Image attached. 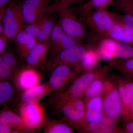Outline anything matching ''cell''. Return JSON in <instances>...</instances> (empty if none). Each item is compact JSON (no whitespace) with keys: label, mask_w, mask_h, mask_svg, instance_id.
<instances>
[{"label":"cell","mask_w":133,"mask_h":133,"mask_svg":"<svg viewBox=\"0 0 133 133\" xmlns=\"http://www.w3.org/2000/svg\"><path fill=\"white\" fill-rule=\"evenodd\" d=\"M17 54L22 59H26L29 51L37 42L36 38L27 34L22 29L14 39Z\"/></svg>","instance_id":"44dd1931"},{"label":"cell","mask_w":133,"mask_h":133,"mask_svg":"<svg viewBox=\"0 0 133 133\" xmlns=\"http://www.w3.org/2000/svg\"><path fill=\"white\" fill-rule=\"evenodd\" d=\"M85 1V0H59L49 6L47 11L49 13H53L57 9L63 8L70 7V5L77 3H81Z\"/></svg>","instance_id":"d6a6232c"},{"label":"cell","mask_w":133,"mask_h":133,"mask_svg":"<svg viewBox=\"0 0 133 133\" xmlns=\"http://www.w3.org/2000/svg\"><path fill=\"white\" fill-rule=\"evenodd\" d=\"M66 35L59 22L56 23L50 36V48L59 42Z\"/></svg>","instance_id":"4dcf8cb0"},{"label":"cell","mask_w":133,"mask_h":133,"mask_svg":"<svg viewBox=\"0 0 133 133\" xmlns=\"http://www.w3.org/2000/svg\"><path fill=\"white\" fill-rule=\"evenodd\" d=\"M5 6L0 7V23H1L3 20V16L5 11Z\"/></svg>","instance_id":"74e56055"},{"label":"cell","mask_w":133,"mask_h":133,"mask_svg":"<svg viewBox=\"0 0 133 133\" xmlns=\"http://www.w3.org/2000/svg\"><path fill=\"white\" fill-rule=\"evenodd\" d=\"M3 34V26L1 23H0V36Z\"/></svg>","instance_id":"60d3db41"},{"label":"cell","mask_w":133,"mask_h":133,"mask_svg":"<svg viewBox=\"0 0 133 133\" xmlns=\"http://www.w3.org/2000/svg\"><path fill=\"white\" fill-rule=\"evenodd\" d=\"M49 0H24L22 12L26 23L35 21L43 16L49 6Z\"/></svg>","instance_id":"7c38bea8"},{"label":"cell","mask_w":133,"mask_h":133,"mask_svg":"<svg viewBox=\"0 0 133 133\" xmlns=\"http://www.w3.org/2000/svg\"><path fill=\"white\" fill-rule=\"evenodd\" d=\"M44 16V15L43 16L31 23L24 24L22 29L30 35L36 38L42 22Z\"/></svg>","instance_id":"1f68e13d"},{"label":"cell","mask_w":133,"mask_h":133,"mask_svg":"<svg viewBox=\"0 0 133 133\" xmlns=\"http://www.w3.org/2000/svg\"><path fill=\"white\" fill-rule=\"evenodd\" d=\"M101 95L104 115L117 122L122 116V105L114 76L107 77Z\"/></svg>","instance_id":"3957f363"},{"label":"cell","mask_w":133,"mask_h":133,"mask_svg":"<svg viewBox=\"0 0 133 133\" xmlns=\"http://www.w3.org/2000/svg\"><path fill=\"white\" fill-rule=\"evenodd\" d=\"M104 116L101 94L91 98L86 101L84 126L97 120Z\"/></svg>","instance_id":"ffe728a7"},{"label":"cell","mask_w":133,"mask_h":133,"mask_svg":"<svg viewBox=\"0 0 133 133\" xmlns=\"http://www.w3.org/2000/svg\"><path fill=\"white\" fill-rule=\"evenodd\" d=\"M111 67L110 64L102 66L100 71L90 84L82 96L85 102L91 98L101 94L105 81L109 76V71Z\"/></svg>","instance_id":"ac0fdd59"},{"label":"cell","mask_w":133,"mask_h":133,"mask_svg":"<svg viewBox=\"0 0 133 133\" xmlns=\"http://www.w3.org/2000/svg\"><path fill=\"white\" fill-rule=\"evenodd\" d=\"M41 79V75L35 68L26 66L18 72L13 81L17 90L22 92L38 85Z\"/></svg>","instance_id":"9a60e30c"},{"label":"cell","mask_w":133,"mask_h":133,"mask_svg":"<svg viewBox=\"0 0 133 133\" xmlns=\"http://www.w3.org/2000/svg\"><path fill=\"white\" fill-rule=\"evenodd\" d=\"M0 125L8 126L23 133L33 130L20 115H17L8 107L0 110Z\"/></svg>","instance_id":"e0dca14e"},{"label":"cell","mask_w":133,"mask_h":133,"mask_svg":"<svg viewBox=\"0 0 133 133\" xmlns=\"http://www.w3.org/2000/svg\"><path fill=\"white\" fill-rule=\"evenodd\" d=\"M17 90L9 80L0 78V108L8 107L15 99Z\"/></svg>","instance_id":"603a6c76"},{"label":"cell","mask_w":133,"mask_h":133,"mask_svg":"<svg viewBox=\"0 0 133 133\" xmlns=\"http://www.w3.org/2000/svg\"><path fill=\"white\" fill-rule=\"evenodd\" d=\"M59 16V23L66 35L72 36L83 41L88 38L89 42L101 39L96 34L89 33L85 25L79 19L70 7L57 9L55 12Z\"/></svg>","instance_id":"6da1fadb"},{"label":"cell","mask_w":133,"mask_h":133,"mask_svg":"<svg viewBox=\"0 0 133 133\" xmlns=\"http://www.w3.org/2000/svg\"><path fill=\"white\" fill-rule=\"evenodd\" d=\"M22 69L14 52L5 50L0 55V78L13 81Z\"/></svg>","instance_id":"4fadbf2b"},{"label":"cell","mask_w":133,"mask_h":133,"mask_svg":"<svg viewBox=\"0 0 133 133\" xmlns=\"http://www.w3.org/2000/svg\"><path fill=\"white\" fill-rule=\"evenodd\" d=\"M55 2H57L58 1H59V0H55Z\"/></svg>","instance_id":"b9f144b4"},{"label":"cell","mask_w":133,"mask_h":133,"mask_svg":"<svg viewBox=\"0 0 133 133\" xmlns=\"http://www.w3.org/2000/svg\"><path fill=\"white\" fill-rule=\"evenodd\" d=\"M14 130L8 126L0 125V133H12Z\"/></svg>","instance_id":"8d00e7d4"},{"label":"cell","mask_w":133,"mask_h":133,"mask_svg":"<svg viewBox=\"0 0 133 133\" xmlns=\"http://www.w3.org/2000/svg\"><path fill=\"white\" fill-rule=\"evenodd\" d=\"M23 1L14 0L5 9L3 20V34L8 40H14L25 23L22 6Z\"/></svg>","instance_id":"8992f818"},{"label":"cell","mask_w":133,"mask_h":133,"mask_svg":"<svg viewBox=\"0 0 133 133\" xmlns=\"http://www.w3.org/2000/svg\"><path fill=\"white\" fill-rule=\"evenodd\" d=\"M82 42L83 41L76 37L66 35L59 42L50 48V58L54 57L63 51Z\"/></svg>","instance_id":"4316f807"},{"label":"cell","mask_w":133,"mask_h":133,"mask_svg":"<svg viewBox=\"0 0 133 133\" xmlns=\"http://www.w3.org/2000/svg\"><path fill=\"white\" fill-rule=\"evenodd\" d=\"M115 22L133 28V17L126 14H120L110 11Z\"/></svg>","instance_id":"836d02e7"},{"label":"cell","mask_w":133,"mask_h":133,"mask_svg":"<svg viewBox=\"0 0 133 133\" xmlns=\"http://www.w3.org/2000/svg\"><path fill=\"white\" fill-rule=\"evenodd\" d=\"M111 6L117 11L133 17V0H114Z\"/></svg>","instance_id":"f546056e"},{"label":"cell","mask_w":133,"mask_h":133,"mask_svg":"<svg viewBox=\"0 0 133 133\" xmlns=\"http://www.w3.org/2000/svg\"><path fill=\"white\" fill-rule=\"evenodd\" d=\"M50 50V41H37L26 59V66L36 68L45 62Z\"/></svg>","instance_id":"2e32d148"},{"label":"cell","mask_w":133,"mask_h":133,"mask_svg":"<svg viewBox=\"0 0 133 133\" xmlns=\"http://www.w3.org/2000/svg\"><path fill=\"white\" fill-rule=\"evenodd\" d=\"M10 0H0V7L5 6V5Z\"/></svg>","instance_id":"ab89813d"},{"label":"cell","mask_w":133,"mask_h":133,"mask_svg":"<svg viewBox=\"0 0 133 133\" xmlns=\"http://www.w3.org/2000/svg\"><path fill=\"white\" fill-rule=\"evenodd\" d=\"M109 64L119 71L124 77L133 79V57L110 60Z\"/></svg>","instance_id":"d4e9b609"},{"label":"cell","mask_w":133,"mask_h":133,"mask_svg":"<svg viewBox=\"0 0 133 133\" xmlns=\"http://www.w3.org/2000/svg\"><path fill=\"white\" fill-rule=\"evenodd\" d=\"M122 105L123 122L130 118L129 109L133 101V79L125 77L114 76Z\"/></svg>","instance_id":"8fae6325"},{"label":"cell","mask_w":133,"mask_h":133,"mask_svg":"<svg viewBox=\"0 0 133 133\" xmlns=\"http://www.w3.org/2000/svg\"><path fill=\"white\" fill-rule=\"evenodd\" d=\"M114 119L103 116L93 122L87 124L78 131L83 133H123L122 127L116 125Z\"/></svg>","instance_id":"5bb4252c"},{"label":"cell","mask_w":133,"mask_h":133,"mask_svg":"<svg viewBox=\"0 0 133 133\" xmlns=\"http://www.w3.org/2000/svg\"><path fill=\"white\" fill-rule=\"evenodd\" d=\"M102 66L99 65L92 70L83 71L66 88L58 91L55 98L70 99L82 97L90 84L100 71Z\"/></svg>","instance_id":"52a82bcc"},{"label":"cell","mask_w":133,"mask_h":133,"mask_svg":"<svg viewBox=\"0 0 133 133\" xmlns=\"http://www.w3.org/2000/svg\"><path fill=\"white\" fill-rule=\"evenodd\" d=\"M48 83L53 91L66 88L83 71L79 63L62 65L52 69Z\"/></svg>","instance_id":"ba28073f"},{"label":"cell","mask_w":133,"mask_h":133,"mask_svg":"<svg viewBox=\"0 0 133 133\" xmlns=\"http://www.w3.org/2000/svg\"><path fill=\"white\" fill-rule=\"evenodd\" d=\"M98 47V44H95L83 42L78 44L50 58L46 64V67L51 71L58 65L79 63L87 52L97 49Z\"/></svg>","instance_id":"5b68a950"},{"label":"cell","mask_w":133,"mask_h":133,"mask_svg":"<svg viewBox=\"0 0 133 133\" xmlns=\"http://www.w3.org/2000/svg\"><path fill=\"white\" fill-rule=\"evenodd\" d=\"M123 122L122 127L123 133H133V119H130Z\"/></svg>","instance_id":"e575fe53"},{"label":"cell","mask_w":133,"mask_h":133,"mask_svg":"<svg viewBox=\"0 0 133 133\" xmlns=\"http://www.w3.org/2000/svg\"><path fill=\"white\" fill-rule=\"evenodd\" d=\"M129 112H130V118L133 119V101L130 105Z\"/></svg>","instance_id":"f35d334b"},{"label":"cell","mask_w":133,"mask_h":133,"mask_svg":"<svg viewBox=\"0 0 133 133\" xmlns=\"http://www.w3.org/2000/svg\"><path fill=\"white\" fill-rule=\"evenodd\" d=\"M55 24V19L54 17L48 15H44L36 38L37 41H50V36Z\"/></svg>","instance_id":"484cf974"},{"label":"cell","mask_w":133,"mask_h":133,"mask_svg":"<svg viewBox=\"0 0 133 133\" xmlns=\"http://www.w3.org/2000/svg\"><path fill=\"white\" fill-rule=\"evenodd\" d=\"M100 58L111 60L133 57V45L112 38L102 37L98 44Z\"/></svg>","instance_id":"9c48e42d"},{"label":"cell","mask_w":133,"mask_h":133,"mask_svg":"<svg viewBox=\"0 0 133 133\" xmlns=\"http://www.w3.org/2000/svg\"><path fill=\"white\" fill-rule=\"evenodd\" d=\"M8 40L4 34L0 36V55L4 52L6 49Z\"/></svg>","instance_id":"d590c367"},{"label":"cell","mask_w":133,"mask_h":133,"mask_svg":"<svg viewBox=\"0 0 133 133\" xmlns=\"http://www.w3.org/2000/svg\"><path fill=\"white\" fill-rule=\"evenodd\" d=\"M52 92L53 91L47 82L21 92L19 99L21 104L38 102L41 99Z\"/></svg>","instance_id":"d6986e66"},{"label":"cell","mask_w":133,"mask_h":133,"mask_svg":"<svg viewBox=\"0 0 133 133\" xmlns=\"http://www.w3.org/2000/svg\"><path fill=\"white\" fill-rule=\"evenodd\" d=\"M54 99L56 108L63 115L64 121L78 131L84 126L86 102L83 97Z\"/></svg>","instance_id":"7a4b0ae2"},{"label":"cell","mask_w":133,"mask_h":133,"mask_svg":"<svg viewBox=\"0 0 133 133\" xmlns=\"http://www.w3.org/2000/svg\"><path fill=\"white\" fill-rule=\"evenodd\" d=\"M105 37L133 45V28L115 22L114 25Z\"/></svg>","instance_id":"7402d4cb"},{"label":"cell","mask_w":133,"mask_h":133,"mask_svg":"<svg viewBox=\"0 0 133 133\" xmlns=\"http://www.w3.org/2000/svg\"><path fill=\"white\" fill-rule=\"evenodd\" d=\"M100 58L98 48L91 50L86 53L79 64L83 71L92 70L99 66L98 61Z\"/></svg>","instance_id":"83f0119b"},{"label":"cell","mask_w":133,"mask_h":133,"mask_svg":"<svg viewBox=\"0 0 133 133\" xmlns=\"http://www.w3.org/2000/svg\"><path fill=\"white\" fill-rule=\"evenodd\" d=\"M43 126V131L44 133H74L72 127L63 120L53 119L47 121Z\"/></svg>","instance_id":"cb8c5ba5"},{"label":"cell","mask_w":133,"mask_h":133,"mask_svg":"<svg viewBox=\"0 0 133 133\" xmlns=\"http://www.w3.org/2000/svg\"><path fill=\"white\" fill-rule=\"evenodd\" d=\"M114 0H88L78 8V14L95 10L106 9Z\"/></svg>","instance_id":"f1b7e54d"},{"label":"cell","mask_w":133,"mask_h":133,"mask_svg":"<svg viewBox=\"0 0 133 133\" xmlns=\"http://www.w3.org/2000/svg\"><path fill=\"white\" fill-rule=\"evenodd\" d=\"M79 15L84 24L101 37H105L115 23L110 11L106 9L95 10Z\"/></svg>","instance_id":"277c9868"},{"label":"cell","mask_w":133,"mask_h":133,"mask_svg":"<svg viewBox=\"0 0 133 133\" xmlns=\"http://www.w3.org/2000/svg\"><path fill=\"white\" fill-rule=\"evenodd\" d=\"M19 112L20 116L33 130L43 126L47 121L44 108L38 102L21 103Z\"/></svg>","instance_id":"30bf717a"}]
</instances>
